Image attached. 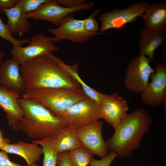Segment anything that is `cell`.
I'll use <instances>...</instances> for the list:
<instances>
[{
  "label": "cell",
  "mask_w": 166,
  "mask_h": 166,
  "mask_svg": "<svg viewBox=\"0 0 166 166\" xmlns=\"http://www.w3.org/2000/svg\"><path fill=\"white\" fill-rule=\"evenodd\" d=\"M20 65L13 57L2 61L0 65V84L21 96L26 90Z\"/></svg>",
  "instance_id": "cell-14"
},
{
  "label": "cell",
  "mask_w": 166,
  "mask_h": 166,
  "mask_svg": "<svg viewBox=\"0 0 166 166\" xmlns=\"http://www.w3.org/2000/svg\"><path fill=\"white\" fill-rule=\"evenodd\" d=\"M142 18L145 29L166 32V1L148 4Z\"/></svg>",
  "instance_id": "cell-16"
},
{
  "label": "cell",
  "mask_w": 166,
  "mask_h": 166,
  "mask_svg": "<svg viewBox=\"0 0 166 166\" xmlns=\"http://www.w3.org/2000/svg\"><path fill=\"white\" fill-rule=\"evenodd\" d=\"M56 139L57 153L83 147L77 136L76 129L69 126L61 130L56 136Z\"/></svg>",
  "instance_id": "cell-21"
},
{
  "label": "cell",
  "mask_w": 166,
  "mask_h": 166,
  "mask_svg": "<svg viewBox=\"0 0 166 166\" xmlns=\"http://www.w3.org/2000/svg\"><path fill=\"white\" fill-rule=\"evenodd\" d=\"M28 166H39L36 163H33L30 165H28Z\"/></svg>",
  "instance_id": "cell-35"
},
{
  "label": "cell",
  "mask_w": 166,
  "mask_h": 166,
  "mask_svg": "<svg viewBox=\"0 0 166 166\" xmlns=\"http://www.w3.org/2000/svg\"><path fill=\"white\" fill-rule=\"evenodd\" d=\"M151 81L141 94L142 102L151 106L160 105L166 99V65L158 63Z\"/></svg>",
  "instance_id": "cell-12"
},
{
  "label": "cell",
  "mask_w": 166,
  "mask_h": 166,
  "mask_svg": "<svg viewBox=\"0 0 166 166\" xmlns=\"http://www.w3.org/2000/svg\"><path fill=\"white\" fill-rule=\"evenodd\" d=\"M117 156V154L115 152L111 151L101 159L93 158L89 164V166H110Z\"/></svg>",
  "instance_id": "cell-26"
},
{
  "label": "cell",
  "mask_w": 166,
  "mask_h": 166,
  "mask_svg": "<svg viewBox=\"0 0 166 166\" xmlns=\"http://www.w3.org/2000/svg\"><path fill=\"white\" fill-rule=\"evenodd\" d=\"M59 5L68 8L74 7L87 3L86 0H55Z\"/></svg>",
  "instance_id": "cell-28"
},
{
  "label": "cell",
  "mask_w": 166,
  "mask_h": 166,
  "mask_svg": "<svg viewBox=\"0 0 166 166\" xmlns=\"http://www.w3.org/2000/svg\"><path fill=\"white\" fill-rule=\"evenodd\" d=\"M1 150L7 153L22 157L25 160L28 165L38 161L43 154L42 148L38 144L21 140L13 143L7 144Z\"/></svg>",
  "instance_id": "cell-18"
},
{
  "label": "cell",
  "mask_w": 166,
  "mask_h": 166,
  "mask_svg": "<svg viewBox=\"0 0 166 166\" xmlns=\"http://www.w3.org/2000/svg\"><path fill=\"white\" fill-rule=\"evenodd\" d=\"M58 49L53 44L52 38L40 33L32 36L30 42L25 47L13 46L11 53L12 57L21 65L38 56L53 53Z\"/></svg>",
  "instance_id": "cell-8"
},
{
  "label": "cell",
  "mask_w": 166,
  "mask_h": 166,
  "mask_svg": "<svg viewBox=\"0 0 166 166\" xmlns=\"http://www.w3.org/2000/svg\"><path fill=\"white\" fill-rule=\"evenodd\" d=\"M6 16L7 25L12 35L19 34L20 37L31 29V25L26 16V13L18 4L9 8H2L0 12Z\"/></svg>",
  "instance_id": "cell-19"
},
{
  "label": "cell",
  "mask_w": 166,
  "mask_h": 166,
  "mask_svg": "<svg viewBox=\"0 0 166 166\" xmlns=\"http://www.w3.org/2000/svg\"><path fill=\"white\" fill-rule=\"evenodd\" d=\"M20 71L26 91L42 88H81L49 55L40 56L25 62L21 65Z\"/></svg>",
  "instance_id": "cell-1"
},
{
  "label": "cell",
  "mask_w": 166,
  "mask_h": 166,
  "mask_svg": "<svg viewBox=\"0 0 166 166\" xmlns=\"http://www.w3.org/2000/svg\"><path fill=\"white\" fill-rule=\"evenodd\" d=\"M165 38V32L141 29L138 42L139 55L147 56L151 61L153 60L155 51L162 43Z\"/></svg>",
  "instance_id": "cell-17"
},
{
  "label": "cell",
  "mask_w": 166,
  "mask_h": 166,
  "mask_svg": "<svg viewBox=\"0 0 166 166\" xmlns=\"http://www.w3.org/2000/svg\"><path fill=\"white\" fill-rule=\"evenodd\" d=\"M103 122L97 121L76 129L77 136L82 146L101 158L109 150L102 134Z\"/></svg>",
  "instance_id": "cell-11"
},
{
  "label": "cell",
  "mask_w": 166,
  "mask_h": 166,
  "mask_svg": "<svg viewBox=\"0 0 166 166\" xmlns=\"http://www.w3.org/2000/svg\"><path fill=\"white\" fill-rule=\"evenodd\" d=\"M151 124L150 116L143 108H138L128 114L124 120L114 128L113 135L106 142L109 150L115 152L120 158L128 157L140 147Z\"/></svg>",
  "instance_id": "cell-3"
},
{
  "label": "cell",
  "mask_w": 166,
  "mask_h": 166,
  "mask_svg": "<svg viewBox=\"0 0 166 166\" xmlns=\"http://www.w3.org/2000/svg\"><path fill=\"white\" fill-rule=\"evenodd\" d=\"M151 61L146 56L139 55L128 64L124 82L129 92L141 94L149 83V78L155 72L150 65Z\"/></svg>",
  "instance_id": "cell-7"
},
{
  "label": "cell",
  "mask_w": 166,
  "mask_h": 166,
  "mask_svg": "<svg viewBox=\"0 0 166 166\" xmlns=\"http://www.w3.org/2000/svg\"><path fill=\"white\" fill-rule=\"evenodd\" d=\"M0 166H26L11 161L8 153L2 150L0 152Z\"/></svg>",
  "instance_id": "cell-30"
},
{
  "label": "cell",
  "mask_w": 166,
  "mask_h": 166,
  "mask_svg": "<svg viewBox=\"0 0 166 166\" xmlns=\"http://www.w3.org/2000/svg\"><path fill=\"white\" fill-rule=\"evenodd\" d=\"M31 141V143L40 145L42 148L44 156L43 166H57L56 136Z\"/></svg>",
  "instance_id": "cell-22"
},
{
  "label": "cell",
  "mask_w": 166,
  "mask_h": 166,
  "mask_svg": "<svg viewBox=\"0 0 166 166\" xmlns=\"http://www.w3.org/2000/svg\"><path fill=\"white\" fill-rule=\"evenodd\" d=\"M18 0H0V7L1 8L9 9L15 6Z\"/></svg>",
  "instance_id": "cell-31"
},
{
  "label": "cell",
  "mask_w": 166,
  "mask_h": 166,
  "mask_svg": "<svg viewBox=\"0 0 166 166\" xmlns=\"http://www.w3.org/2000/svg\"><path fill=\"white\" fill-rule=\"evenodd\" d=\"M18 102L24 115L13 129L22 132L29 138L37 140L56 136L69 126L63 118L55 116L36 101L21 97Z\"/></svg>",
  "instance_id": "cell-2"
},
{
  "label": "cell",
  "mask_w": 166,
  "mask_h": 166,
  "mask_svg": "<svg viewBox=\"0 0 166 166\" xmlns=\"http://www.w3.org/2000/svg\"><path fill=\"white\" fill-rule=\"evenodd\" d=\"M49 0H18L19 5L26 13L34 11Z\"/></svg>",
  "instance_id": "cell-25"
},
{
  "label": "cell",
  "mask_w": 166,
  "mask_h": 166,
  "mask_svg": "<svg viewBox=\"0 0 166 166\" xmlns=\"http://www.w3.org/2000/svg\"><path fill=\"white\" fill-rule=\"evenodd\" d=\"M62 117L69 126L77 129L101 118L100 105L88 97L73 105Z\"/></svg>",
  "instance_id": "cell-9"
},
{
  "label": "cell",
  "mask_w": 166,
  "mask_h": 166,
  "mask_svg": "<svg viewBox=\"0 0 166 166\" xmlns=\"http://www.w3.org/2000/svg\"><path fill=\"white\" fill-rule=\"evenodd\" d=\"M148 4L146 2H137L125 9L115 8L102 13L99 18L100 32L110 29H120L128 23L135 22L137 17L142 18Z\"/></svg>",
  "instance_id": "cell-5"
},
{
  "label": "cell",
  "mask_w": 166,
  "mask_h": 166,
  "mask_svg": "<svg viewBox=\"0 0 166 166\" xmlns=\"http://www.w3.org/2000/svg\"><path fill=\"white\" fill-rule=\"evenodd\" d=\"M5 54V53L3 50H0V65L2 62V58L4 56ZM1 87L0 84V87Z\"/></svg>",
  "instance_id": "cell-33"
},
{
  "label": "cell",
  "mask_w": 166,
  "mask_h": 166,
  "mask_svg": "<svg viewBox=\"0 0 166 166\" xmlns=\"http://www.w3.org/2000/svg\"><path fill=\"white\" fill-rule=\"evenodd\" d=\"M57 166H73L68 157L67 152L57 153Z\"/></svg>",
  "instance_id": "cell-29"
},
{
  "label": "cell",
  "mask_w": 166,
  "mask_h": 166,
  "mask_svg": "<svg viewBox=\"0 0 166 166\" xmlns=\"http://www.w3.org/2000/svg\"><path fill=\"white\" fill-rule=\"evenodd\" d=\"M7 138H4L3 137L2 133L0 131V142L5 140Z\"/></svg>",
  "instance_id": "cell-34"
},
{
  "label": "cell",
  "mask_w": 166,
  "mask_h": 166,
  "mask_svg": "<svg viewBox=\"0 0 166 166\" xmlns=\"http://www.w3.org/2000/svg\"><path fill=\"white\" fill-rule=\"evenodd\" d=\"M86 19H77L72 13L61 20L58 28L49 29L48 31L54 36L52 38L53 42L66 40L76 43H85L93 36L104 34L87 31L84 28Z\"/></svg>",
  "instance_id": "cell-6"
},
{
  "label": "cell",
  "mask_w": 166,
  "mask_h": 166,
  "mask_svg": "<svg viewBox=\"0 0 166 166\" xmlns=\"http://www.w3.org/2000/svg\"><path fill=\"white\" fill-rule=\"evenodd\" d=\"M51 57L57 63L62 69L69 77L78 83L87 97L100 105L108 95L97 91L86 84L79 76L78 73L79 63L70 65L65 63L60 58L56 57L53 54Z\"/></svg>",
  "instance_id": "cell-20"
},
{
  "label": "cell",
  "mask_w": 166,
  "mask_h": 166,
  "mask_svg": "<svg viewBox=\"0 0 166 166\" xmlns=\"http://www.w3.org/2000/svg\"><path fill=\"white\" fill-rule=\"evenodd\" d=\"M67 152L73 166H88L93 158L94 155L83 147Z\"/></svg>",
  "instance_id": "cell-23"
},
{
  "label": "cell",
  "mask_w": 166,
  "mask_h": 166,
  "mask_svg": "<svg viewBox=\"0 0 166 166\" xmlns=\"http://www.w3.org/2000/svg\"><path fill=\"white\" fill-rule=\"evenodd\" d=\"M18 93L5 88L0 87V107L5 113L8 125L13 128L24 115L18 102L21 97Z\"/></svg>",
  "instance_id": "cell-15"
},
{
  "label": "cell",
  "mask_w": 166,
  "mask_h": 166,
  "mask_svg": "<svg viewBox=\"0 0 166 166\" xmlns=\"http://www.w3.org/2000/svg\"><path fill=\"white\" fill-rule=\"evenodd\" d=\"M128 110L126 100L117 93L108 95L100 105L101 118L114 128L125 118Z\"/></svg>",
  "instance_id": "cell-13"
},
{
  "label": "cell",
  "mask_w": 166,
  "mask_h": 166,
  "mask_svg": "<svg viewBox=\"0 0 166 166\" xmlns=\"http://www.w3.org/2000/svg\"><path fill=\"white\" fill-rule=\"evenodd\" d=\"M94 5L95 2L93 1L75 7L68 8L59 5L55 0H49L36 10L26 14V16L28 19L47 21L59 26L61 20L69 14L77 11L88 10Z\"/></svg>",
  "instance_id": "cell-10"
},
{
  "label": "cell",
  "mask_w": 166,
  "mask_h": 166,
  "mask_svg": "<svg viewBox=\"0 0 166 166\" xmlns=\"http://www.w3.org/2000/svg\"><path fill=\"white\" fill-rule=\"evenodd\" d=\"M1 8L0 7V12ZM0 38L9 42L13 46H22L26 43H29L30 40L27 38L17 39L13 37L7 24H4L0 16Z\"/></svg>",
  "instance_id": "cell-24"
},
{
  "label": "cell",
  "mask_w": 166,
  "mask_h": 166,
  "mask_svg": "<svg viewBox=\"0 0 166 166\" xmlns=\"http://www.w3.org/2000/svg\"><path fill=\"white\" fill-rule=\"evenodd\" d=\"M21 97L38 102L55 116L64 114L77 102L88 97L81 88H42L26 91Z\"/></svg>",
  "instance_id": "cell-4"
},
{
  "label": "cell",
  "mask_w": 166,
  "mask_h": 166,
  "mask_svg": "<svg viewBox=\"0 0 166 166\" xmlns=\"http://www.w3.org/2000/svg\"><path fill=\"white\" fill-rule=\"evenodd\" d=\"M10 140L8 138V139L5 141L0 142V149L3 147L6 144H7L10 143Z\"/></svg>",
  "instance_id": "cell-32"
},
{
  "label": "cell",
  "mask_w": 166,
  "mask_h": 166,
  "mask_svg": "<svg viewBox=\"0 0 166 166\" xmlns=\"http://www.w3.org/2000/svg\"><path fill=\"white\" fill-rule=\"evenodd\" d=\"M100 12V10H96L86 18L84 24V28L87 31L93 33L97 32L98 30V24L94 17Z\"/></svg>",
  "instance_id": "cell-27"
}]
</instances>
